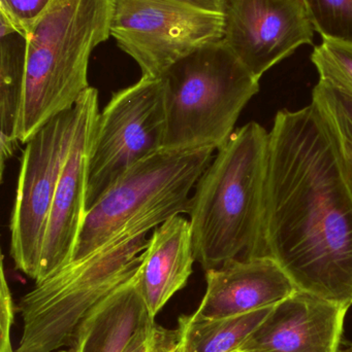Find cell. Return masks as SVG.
<instances>
[{
	"label": "cell",
	"instance_id": "obj_20",
	"mask_svg": "<svg viewBox=\"0 0 352 352\" xmlns=\"http://www.w3.org/2000/svg\"><path fill=\"white\" fill-rule=\"evenodd\" d=\"M53 0H0V21L27 38L35 21Z\"/></svg>",
	"mask_w": 352,
	"mask_h": 352
},
{
	"label": "cell",
	"instance_id": "obj_10",
	"mask_svg": "<svg viewBox=\"0 0 352 352\" xmlns=\"http://www.w3.org/2000/svg\"><path fill=\"white\" fill-rule=\"evenodd\" d=\"M314 31L303 0H225L223 41L258 80Z\"/></svg>",
	"mask_w": 352,
	"mask_h": 352
},
{
	"label": "cell",
	"instance_id": "obj_2",
	"mask_svg": "<svg viewBox=\"0 0 352 352\" xmlns=\"http://www.w3.org/2000/svg\"><path fill=\"white\" fill-rule=\"evenodd\" d=\"M269 132L256 122L236 130L194 186L190 227L205 271L262 256Z\"/></svg>",
	"mask_w": 352,
	"mask_h": 352
},
{
	"label": "cell",
	"instance_id": "obj_15",
	"mask_svg": "<svg viewBox=\"0 0 352 352\" xmlns=\"http://www.w3.org/2000/svg\"><path fill=\"white\" fill-rule=\"evenodd\" d=\"M196 262L189 219L174 215L153 229L143 252L138 287L151 318L185 287Z\"/></svg>",
	"mask_w": 352,
	"mask_h": 352
},
{
	"label": "cell",
	"instance_id": "obj_17",
	"mask_svg": "<svg viewBox=\"0 0 352 352\" xmlns=\"http://www.w3.org/2000/svg\"><path fill=\"white\" fill-rule=\"evenodd\" d=\"M274 306L218 320L200 318L196 314L182 316L178 320V326L185 339V352L239 351Z\"/></svg>",
	"mask_w": 352,
	"mask_h": 352
},
{
	"label": "cell",
	"instance_id": "obj_13",
	"mask_svg": "<svg viewBox=\"0 0 352 352\" xmlns=\"http://www.w3.org/2000/svg\"><path fill=\"white\" fill-rule=\"evenodd\" d=\"M204 298L194 314L218 320L276 305L299 291L284 269L268 256L229 261L206 271Z\"/></svg>",
	"mask_w": 352,
	"mask_h": 352
},
{
	"label": "cell",
	"instance_id": "obj_1",
	"mask_svg": "<svg viewBox=\"0 0 352 352\" xmlns=\"http://www.w3.org/2000/svg\"><path fill=\"white\" fill-rule=\"evenodd\" d=\"M262 256L300 291L352 306V192L311 104L277 113L269 132Z\"/></svg>",
	"mask_w": 352,
	"mask_h": 352
},
{
	"label": "cell",
	"instance_id": "obj_5",
	"mask_svg": "<svg viewBox=\"0 0 352 352\" xmlns=\"http://www.w3.org/2000/svg\"><path fill=\"white\" fill-rule=\"evenodd\" d=\"M165 84V151L218 150L235 132L260 80L225 41L178 61L161 76Z\"/></svg>",
	"mask_w": 352,
	"mask_h": 352
},
{
	"label": "cell",
	"instance_id": "obj_22",
	"mask_svg": "<svg viewBox=\"0 0 352 352\" xmlns=\"http://www.w3.org/2000/svg\"><path fill=\"white\" fill-rule=\"evenodd\" d=\"M0 352H16L12 349V341L0 342Z\"/></svg>",
	"mask_w": 352,
	"mask_h": 352
},
{
	"label": "cell",
	"instance_id": "obj_6",
	"mask_svg": "<svg viewBox=\"0 0 352 352\" xmlns=\"http://www.w3.org/2000/svg\"><path fill=\"white\" fill-rule=\"evenodd\" d=\"M215 151L163 150L132 167L87 211L72 260L87 256L124 228L148 217L188 214L190 192Z\"/></svg>",
	"mask_w": 352,
	"mask_h": 352
},
{
	"label": "cell",
	"instance_id": "obj_21",
	"mask_svg": "<svg viewBox=\"0 0 352 352\" xmlns=\"http://www.w3.org/2000/svg\"><path fill=\"white\" fill-rule=\"evenodd\" d=\"M150 352H185V339L179 326L176 330L161 328L158 338Z\"/></svg>",
	"mask_w": 352,
	"mask_h": 352
},
{
	"label": "cell",
	"instance_id": "obj_3",
	"mask_svg": "<svg viewBox=\"0 0 352 352\" xmlns=\"http://www.w3.org/2000/svg\"><path fill=\"white\" fill-rule=\"evenodd\" d=\"M167 219L148 217L124 228L90 254L34 283L17 307L22 335L16 352H55L72 346L87 316L138 275L149 232Z\"/></svg>",
	"mask_w": 352,
	"mask_h": 352
},
{
	"label": "cell",
	"instance_id": "obj_12",
	"mask_svg": "<svg viewBox=\"0 0 352 352\" xmlns=\"http://www.w3.org/2000/svg\"><path fill=\"white\" fill-rule=\"evenodd\" d=\"M349 308L297 291L273 307L240 352H339Z\"/></svg>",
	"mask_w": 352,
	"mask_h": 352
},
{
	"label": "cell",
	"instance_id": "obj_7",
	"mask_svg": "<svg viewBox=\"0 0 352 352\" xmlns=\"http://www.w3.org/2000/svg\"><path fill=\"white\" fill-rule=\"evenodd\" d=\"M111 36L142 76L159 78L174 64L225 37V0H114Z\"/></svg>",
	"mask_w": 352,
	"mask_h": 352
},
{
	"label": "cell",
	"instance_id": "obj_14",
	"mask_svg": "<svg viewBox=\"0 0 352 352\" xmlns=\"http://www.w3.org/2000/svg\"><path fill=\"white\" fill-rule=\"evenodd\" d=\"M138 275L87 316L72 349L78 352L151 351L161 328L149 314L138 289Z\"/></svg>",
	"mask_w": 352,
	"mask_h": 352
},
{
	"label": "cell",
	"instance_id": "obj_8",
	"mask_svg": "<svg viewBox=\"0 0 352 352\" xmlns=\"http://www.w3.org/2000/svg\"><path fill=\"white\" fill-rule=\"evenodd\" d=\"M165 133L163 78L142 76L132 86L114 93L95 123L86 210L132 167L163 151Z\"/></svg>",
	"mask_w": 352,
	"mask_h": 352
},
{
	"label": "cell",
	"instance_id": "obj_25",
	"mask_svg": "<svg viewBox=\"0 0 352 352\" xmlns=\"http://www.w3.org/2000/svg\"><path fill=\"white\" fill-rule=\"evenodd\" d=\"M236 352H240V351H236Z\"/></svg>",
	"mask_w": 352,
	"mask_h": 352
},
{
	"label": "cell",
	"instance_id": "obj_9",
	"mask_svg": "<svg viewBox=\"0 0 352 352\" xmlns=\"http://www.w3.org/2000/svg\"><path fill=\"white\" fill-rule=\"evenodd\" d=\"M76 107L45 123L25 144L10 217L14 268L37 283L41 252L58 182L74 140Z\"/></svg>",
	"mask_w": 352,
	"mask_h": 352
},
{
	"label": "cell",
	"instance_id": "obj_18",
	"mask_svg": "<svg viewBox=\"0 0 352 352\" xmlns=\"http://www.w3.org/2000/svg\"><path fill=\"white\" fill-rule=\"evenodd\" d=\"M322 39L352 45V0H303Z\"/></svg>",
	"mask_w": 352,
	"mask_h": 352
},
{
	"label": "cell",
	"instance_id": "obj_4",
	"mask_svg": "<svg viewBox=\"0 0 352 352\" xmlns=\"http://www.w3.org/2000/svg\"><path fill=\"white\" fill-rule=\"evenodd\" d=\"M113 6L114 0H53L35 21L27 35L20 144L90 88L89 60L111 36Z\"/></svg>",
	"mask_w": 352,
	"mask_h": 352
},
{
	"label": "cell",
	"instance_id": "obj_19",
	"mask_svg": "<svg viewBox=\"0 0 352 352\" xmlns=\"http://www.w3.org/2000/svg\"><path fill=\"white\" fill-rule=\"evenodd\" d=\"M311 61L320 80L352 92V45L322 39V43L314 47Z\"/></svg>",
	"mask_w": 352,
	"mask_h": 352
},
{
	"label": "cell",
	"instance_id": "obj_11",
	"mask_svg": "<svg viewBox=\"0 0 352 352\" xmlns=\"http://www.w3.org/2000/svg\"><path fill=\"white\" fill-rule=\"evenodd\" d=\"M74 107L76 130L52 204L41 252L39 281L47 278L74 258L86 217L89 158L99 113V91L93 87L87 89Z\"/></svg>",
	"mask_w": 352,
	"mask_h": 352
},
{
	"label": "cell",
	"instance_id": "obj_24",
	"mask_svg": "<svg viewBox=\"0 0 352 352\" xmlns=\"http://www.w3.org/2000/svg\"><path fill=\"white\" fill-rule=\"evenodd\" d=\"M339 352H352V345L346 347V349H342V351H339Z\"/></svg>",
	"mask_w": 352,
	"mask_h": 352
},
{
	"label": "cell",
	"instance_id": "obj_23",
	"mask_svg": "<svg viewBox=\"0 0 352 352\" xmlns=\"http://www.w3.org/2000/svg\"><path fill=\"white\" fill-rule=\"evenodd\" d=\"M55 352H78V351H74V349H72V347H70V349H60V351H55Z\"/></svg>",
	"mask_w": 352,
	"mask_h": 352
},
{
	"label": "cell",
	"instance_id": "obj_16",
	"mask_svg": "<svg viewBox=\"0 0 352 352\" xmlns=\"http://www.w3.org/2000/svg\"><path fill=\"white\" fill-rule=\"evenodd\" d=\"M0 178L18 148L24 103L27 38L0 21Z\"/></svg>",
	"mask_w": 352,
	"mask_h": 352
}]
</instances>
